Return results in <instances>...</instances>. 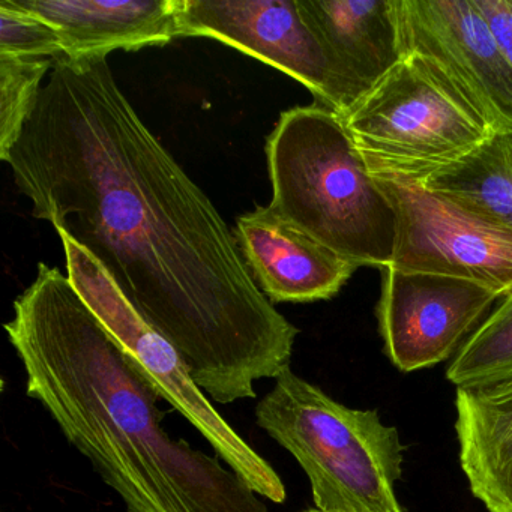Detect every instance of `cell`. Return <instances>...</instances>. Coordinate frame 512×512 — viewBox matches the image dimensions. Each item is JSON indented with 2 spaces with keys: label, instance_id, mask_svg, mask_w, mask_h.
<instances>
[{
  "label": "cell",
  "instance_id": "18",
  "mask_svg": "<svg viewBox=\"0 0 512 512\" xmlns=\"http://www.w3.org/2000/svg\"><path fill=\"white\" fill-rule=\"evenodd\" d=\"M0 55L58 59L64 56L58 31L16 0H0Z\"/></svg>",
  "mask_w": 512,
  "mask_h": 512
},
{
  "label": "cell",
  "instance_id": "2",
  "mask_svg": "<svg viewBox=\"0 0 512 512\" xmlns=\"http://www.w3.org/2000/svg\"><path fill=\"white\" fill-rule=\"evenodd\" d=\"M5 331L25 368L26 394L127 512H269L220 458L164 430L161 398L68 275L40 263Z\"/></svg>",
  "mask_w": 512,
  "mask_h": 512
},
{
  "label": "cell",
  "instance_id": "17",
  "mask_svg": "<svg viewBox=\"0 0 512 512\" xmlns=\"http://www.w3.org/2000/svg\"><path fill=\"white\" fill-rule=\"evenodd\" d=\"M55 59L0 55V160L19 142Z\"/></svg>",
  "mask_w": 512,
  "mask_h": 512
},
{
  "label": "cell",
  "instance_id": "8",
  "mask_svg": "<svg viewBox=\"0 0 512 512\" xmlns=\"http://www.w3.org/2000/svg\"><path fill=\"white\" fill-rule=\"evenodd\" d=\"M377 182L397 218L389 266L473 281L502 298L512 292V230L421 182Z\"/></svg>",
  "mask_w": 512,
  "mask_h": 512
},
{
  "label": "cell",
  "instance_id": "7",
  "mask_svg": "<svg viewBox=\"0 0 512 512\" xmlns=\"http://www.w3.org/2000/svg\"><path fill=\"white\" fill-rule=\"evenodd\" d=\"M178 23L179 37L220 41L271 65L337 115L361 100L299 0H178Z\"/></svg>",
  "mask_w": 512,
  "mask_h": 512
},
{
  "label": "cell",
  "instance_id": "11",
  "mask_svg": "<svg viewBox=\"0 0 512 512\" xmlns=\"http://www.w3.org/2000/svg\"><path fill=\"white\" fill-rule=\"evenodd\" d=\"M233 235L254 281L272 304L334 298L358 269L299 232L269 205L239 215Z\"/></svg>",
  "mask_w": 512,
  "mask_h": 512
},
{
  "label": "cell",
  "instance_id": "4",
  "mask_svg": "<svg viewBox=\"0 0 512 512\" xmlns=\"http://www.w3.org/2000/svg\"><path fill=\"white\" fill-rule=\"evenodd\" d=\"M257 425L295 457L320 512H404L395 494L404 446L376 410L338 403L293 373L256 406Z\"/></svg>",
  "mask_w": 512,
  "mask_h": 512
},
{
  "label": "cell",
  "instance_id": "16",
  "mask_svg": "<svg viewBox=\"0 0 512 512\" xmlns=\"http://www.w3.org/2000/svg\"><path fill=\"white\" fill-rule=\"evenodd\" d=\"M446 379L457 388L512 379V292L467 338L446 368Z\"/></svg>",
  "mask_w": 512,
  "mask_h": 512
},
{
  "label": "cell",
  "instance_id": "20",
  "mask_svg": "<svg viewBox=\"0 0 512 512\" xmlns=\"http://www.w3.org/2000/svg\"><path fill=\"white\" fill-rule=\"evenodd\" d=\"M302 512H320V511H317V509H308V511H302Z\"/></svg>",
  "mask_w": 512,
  "mask_h": 512
},
{
  "label": "cell",
  "instance_id": "19",
  "mask_svg": "<svg viewBox=\"0 0 512 512\" xmlns=\"http://www.w3.org/2000/svg\"><path fill=\"white\" fill-rule=\"evenodd\" d=\"M512 67V0H475Z\"/></svg>",
  "mask_w": 512,
  "mask_h": 512
},
{
  "label": "cell",
  "instance_id": "14",
  "mask_svg": "<svg viewBox=\"0 0 512 512\" xmlns=\"http://www.w3.org/2000/svg\"><path fill=\"white\" fill-rule=\"evenodd\" d=\"M455 433L470 491L490 512H512V379L457 388Z\"/></svg>",
  "mask_w": 512,
  "mask_h": 512
},
{
  "label": "cell",
  "instance_id": "10",
  "mask_svg": "<svg viewBox=\"0 0 512 512\" xmlns=\"http://www.w3.org/2000/svg\"><path fill=\"white\" fill-rule=\"evenodd\" d=\"M377 305L383 349L403 373L430 368L457 355L479 328L491 305L502 298L461 278L382 269Z\"/></svg>",
  "mask_w": 512,
  "mask_h": 512
},
{
  "label": "cell",
  "instance_id": "13",
  "mask_svg": "<svg viewBox=\"0 0 512 512\" xmlns=\"http://www.w3.org/2000/svg\"><path fill=\"white\" fill-rule=\"evenodd\" d=\"M359 97L403 59L398 0H299Z\"/></svg>",
  "mask_w": 512,
  "mask_h": 512
},
{
  "label": "cell",
  "instance_id": "6",
  "mask_svg": "<svg viewBox=\"0 0 512 512\" xmlns=\"http://www.w3.org/2000/svg\"><path fill=\"white\" fill-rule=\"evenodd\" d=\"M67 259L68 278L92 313L103 323L140 376L161 400L181 413L254 493L274 503H284L287 490L277 470L257 454L232 425L212 406L194 383L187 364L175 346L125 298L101 263L58 230Z\"/></svg>",
  "mask_w": 512,
  "mask_h": 512
},
{
  "label": "cell",
  "instance_id": "15",
  "mask_svg": "<svg viewBox=\"0 0 512 512\" xmlns=\"http://www.w3.org/2000/svg\"><path fill=\"white\" fill-rule=\"evenodd\" d=\"M418 182L512 230V131L488 134L469 154Z\"/></svg>",
  "mask_w": 512,
  "mask_h": 512
},
{
  "label": "cell",
  "instance_id": "9",
  "mask_svg": "<svg viewBox=\"0 0 512 512\" xmlns=\"http://www.w3.org/2000/svg\"><path fill=\"white\" fill-rule=\"evenodd\" d=\"M403 55L434 65L490 133L512 131V67L475 0H398Z\"/></svg>",
  "mask_w": 512,
  "mask_h": 512
},
{
  "label": "cell",
  "instance_id": "5",
  "mask_svg": "<svg viewBox=\"0 0 512 512\" xmlns=\"http://www.w3.org/2000/svg\"><path fill=\"white\" fill-rule=\"evenodd\" d=\"M341 119L371 175L394 181H424L490 134L451 82L415 53Z\"/></svg>",
  "mask_w": 512,
  "mask_h": 512
},
{
  "label": "cell",
  "instance_id": "12",
  "mask_svg": "<svg viewBox=\"0 0 512 512\" xmlns=\"http://www.w3.org/2000/svg\"><path fill=\"white\" fill-rule=\"evenodd\" d=\"M49 22L73 61L137 52L179 37L178 0H16Z\"/></svg>",
  "mask_w": 512,
  "mask_h": 512
},
{
  "label": "cell",
  "instance_id": "1",
  "mask_svg": "<svg viewBox=\"0 0 512 512\" xmlns=\"http://www.w3.org/2000/svg\"><path fill=\"white\" fill-rule=\"evenodd\" d=\"M32 215L89 251L173 344L203 394L256 398L299 329L260 290L205 191L161 145L107 58L55 59L4 161Z\"/></svg>",
  "mask_w": 512,
  "mask_h": 512
},
{
  "label": "cell",
  "instance_id": "3",
  "mask_svg": "<svg viewBox=\"0 0 512 512\" xmlns=\"http://www.w3.org/2000/svg\"><path fill=\"white\" fill-rule=\"evenodd\" d=\"M272 209L353 265L394 259L397 218L340 115L313 103L281 113L266 140Z\"/></svg>",
  "mask_w": 512,
  "mask_h": 512
}]
</instances>
